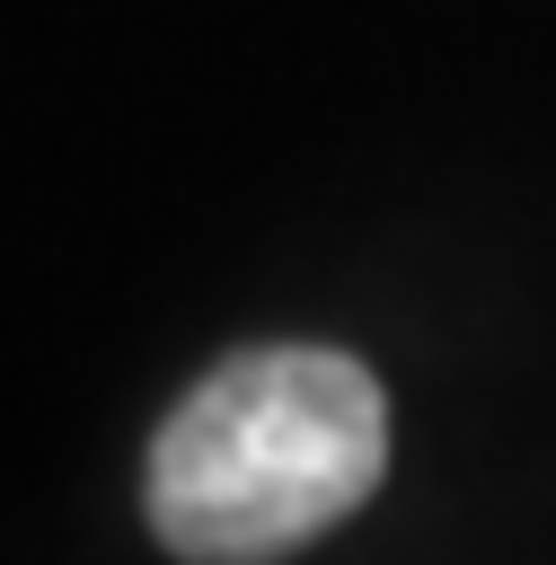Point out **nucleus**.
<instances>
[{
  "mask_svg": "<svg viewBox=\"0 0 556 565\" xmlns=\"http://www.w3.org/2000/svg\"><path fill=\"white\" fill-rule=\"evenodd\" d=\"M388 468V397L335 344H247L150 433L141 503L185 565H274L335 530Z\"/></svg>",
  "mask_w": 556,
  "mask_h": 565,
  "instance_id": "obj_1",
  "label": "nucleus"
}]
</instances>
